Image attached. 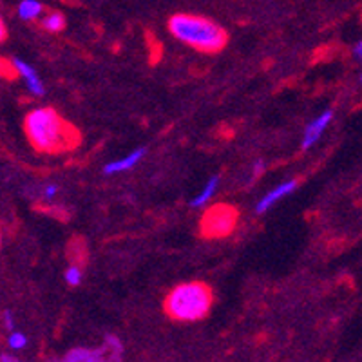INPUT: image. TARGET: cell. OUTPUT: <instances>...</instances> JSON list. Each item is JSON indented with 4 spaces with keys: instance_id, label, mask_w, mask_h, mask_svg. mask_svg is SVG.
Returning a JSON list of instances; mask_svg holds the SVG:
<instances>
[{
    "instance_id": "cell-2",
    "label": "cell",
    "mask_w": 362,
    "mask_h": 362,
    "mask_svg": "<svg viewBox=\"0 0 362 362\" xmlns=\"http://www.w3.org/2000/svg\"><path fill=\"white\" fill-rule=\"evenodd\" d=\"M168 31L181 44L189 45L199 53H219L229 44V35L225 29L210 18L199 15H174L168 20Z\"/></svg>"
},
{
    "instance_id": "cell-8",
    "label": "cell",
    "mask_w": 362,
    "mask_h": 362,
    "mask_svg": "<svg viewBox=\"0 0 362 362\" xmlns=\"http://www.w3.org/2000/svg\"><path fill=\"white\" fill-rule=\"evenodd\" d=\"M143 156H145V149H143V147H140V149H134L133 152H129V154L124 156V158H118V159H115V161H109V164L103 167V173H106L107 176H115V174L127 173V171H131V168L136 167V165L142 161Z\"/></svg>"
},
{
    "instance_id": "cell-13",
    "label": "cell",
    "mask_w": 362,
    "mask_h": 362,
    "mask_svg": "<svg viewBox=\"0 0 362 362\" xmlns=\"http://www.w3.org/2000/svg\"><path fill=\"white\" fill-rule=\"evenodd\" d=\"M64 279H66L67 284H71V287H78V284L82 283V279H84V272H82V268H80L78 265H71L69 268L66 270Z\"/></svg>"
},
{
    "instance_id": "cell-19",
    "label": "cell",
    "mask_w": 362,
    "mask_h": 362,
    "mask_svg": "<svg viewBox=\"0 0 362 362\" xmlns=\"http://www.w3.org/2000/svg\"><path fill=\"white\" fill-rule=\"evenodd\" d=\"M0 245H2V229H0Z\"/></svg>"
},
{
    "instance_id": "cell-18",
    "label": "cell",
    "mask_w": 362,
    "mask_h": 362,
    "mask_svg": "<svg viewBox=\"0 0 362 362\" xmlns=\"http://www.w3.org/2000/svg\"><path fill=\"white\" fill-rule=\"evenodd\" d=\"M2 362H17V361H13V359H4Z\"/></svg>"
},
{
    "instance_id": "cell-11",
    "label": "cell",
    "mask_w": 362,
    "mask_h": 362,
    "mask_svg": "<svg viewBox=\"0 0 362 362\" xmlns=\"http://www.w3.org/2000/svg\"><path fill=\"white\" fill-rule=\"evenodd\" d=\"M40 24L48 33H60L66 27V17L60 11H49L42 15Z\"/></svg>"
},
{
    "instance_id": "cell-10",
    "label": "cell",
    "mask_w": 362,
    "mask_h": 362,
    "mask_svg": "<svg viewBox=\"0 0 362 362\" xmlns=\"http://www.w3.org/2000/svg\"><path fill=\"white\" fill-rule=\"evenodd\" d=\"M217 187H219V180H217L216 176L210 178V180H208L207 183H205L203 189H201V192H199V194L196 196V198L192 199V201H190V205H192V207H194V208H203L205 205H207L208 201H210V199L214 198V196H216Z\"/></svg>"
},
{
    "instance_id": "cell-17",
    "label": "cell",
    "mask_w": 362,
    "mask_h": 362,
    "mask_svg": "<svg viewBox=\"0 0 362 362\" xmlns=\"http://www.w3.org/2000/svg\"><path fill=\"white\" fill-rule=\"evenodd\" d=\"M354 55L357 58L359 62H362V40H359L357 44L354 45Z\"/></svg>"
},
{
    "instance_id": "cell-7",
    "label": "cell",
    "mask_w": 362,
    "mask_h": 362,
    "mask_svg": "<svg viewBox=\"0 0 362 362\" xmlns=\"http://www.w3.org/2000/svg\"><path fill=\"white\" fill-rule=\"evenodd\" d=\"M297 187V181L296 180H288V181H283L281 185L274 187V189L270 190V192H266L263 198L257 201L256 205V210L259 214L266 212V210H270V208L274 207L277 201H281L283 198H287V196H290L294 190H296Z\"/></svg>"
},
{
    "instance_id": "cell-9",
    "label": "cell",
    "mask_w": 362,
    "mask_h": 362,
    "mask_svg": "<svg viewBox=\"0 0 362 362\" xmlns=\"http://www.w3.org/2000/svg\"><path fill=\"white\" fill-rule=\"evenodd\" d=\"M17 13L18 18H22L26 22H35L44 15V4L40 0H20Z\"/></svg>"
},
{
    "instance_id": "cell-12",
    "label": "cell",
    "mask_w": 362,
    "mask_h": 362,
    "mask_svg": "<svg viewBox=\"0 0 362 362\" xmlns=\"http://www.w3.org/2000/svg\"><path fill=\"white\" fill-rule=\"evenodd\" d=\"M8 346L13 352H18V349H24L27 346V337L24 335L22 331H15L11 330V333L8 335Z\"/></svg>"
},
{
    "instance_id": "cell-6",
    "label": "cell",
    "mask_w": 362,
    "mask_h": 362,
    "mask_svg": "<svg viewBox=\"0 0 362 362\" xmlns=\"http://www.w3.org/2000/svg\"><path fill=\"white\" fill-rule=\"evenodd\" d=\"M331 120H333V110L326 109L323 115H319L317 118L312 120L305 129V134H303V149H310V147H314L315 143L321 140L323 133L326 131L328 125L331 124Z\"/></svg>"
},
{
    "instance_id": "cell-1",
    "label": "cell",
    "mask_w": 362,
    "mask_h": 362,
    "mask_svg": "<svg viewBox=\"0 0 362 362\" xmlns=\"http://www.w3.org/2000/svg\"><path fill=\"white\" fill-rule=\"evenodd\" d=\"M24 133L33 149L45 154L71 150L80 143L78 131L58 115L53 107L29 110L24 118Z\"/></svg>"
},
{
    "instance_id": "cell-5",
    "label": "cell",
    "mask_w": 362,
    "mask_h": 362,
    "mask_svg": "<svg viewBox=\"0 0 362 362\" xmlns=\"http://www.w3.org/2000/svg\"><path fill=\"white\" fill-rule=\"evenodd\" d=\"M13 66L18 78L24 80L27 91L35 94V96H42L44 94V84H42V80H40L35 67L31 64H27L26 60H22V58H13Z\"/></svg>"
},
{
    "instance_id": "cell-3",
    "label": "cell",
    "mask_w": 362,
    "mask_h": 362,
    "mask_svg": "<svg viewBox=\"0 0 362 362\" xmlns=\"http://www.w3.org/2000/svg\"><path fill=\"white\" fill-rule=\"evenodd\" d=\"M212 288L203 281H187L168 291L164 301L165 314L178 323H196L212 308Z\"/></svg>"
},
{
    "instance_id": "cell-16",
    "label": "cell",
    "mask_w": 362,
    "mask_h": 362,
    "mask_svg": "<svg viewBox=\"0 0 362 362\" xmlns=\"http://www.w3.org/2000/svg\"><path fill=\"white\" fill-rule=\"evenodd\" d=\"M6 36H8V27H6L4 18H2V15H0V44L4 42Z\"/></svg>"
},
{
    "instance_id": "cell-14",
    "label": "cell",
    "mask_w": 362,
    "mask_h": 362,
    "mask_svg": "<svg viewBox=\"0 0 362 362\" xmlns=\"http://www.w3.org/2000/svg\"><path fill=\"white\" fill-rule=\"evenodd\" d=\"M57 194H58V185H55V183H51V185H48L44 189V198L45 199H53Z\"/></svg>"
},
{
    "instance_id": "cell-20",
    "label": "cell",
    "mask_w": 362,
    "mask_h": 362,
    "mask_svg": "<svg viewBox=\"0 0 362 362\" xmlns=\"http://www.w3.org/2000/svg\"><path fill=\"white\" fill-rule=\"evenodd\" d=\"M361 84H362V73H361Z\"/></svg>"
},
{
    "instance_id": "cell-4",
    "label": "cell",
    "mask_w": 362,
    "mask_h": 362,
    "mask_svg": "<svg viewBox=\"0 0 362 362\" xmlns=\"http://www.w3.org/2000/svg\"><path fill=\"white\" fill-rule=\"evenodd\" d=\"M239 221V210L234 205H210L199 221V234L207 239L229 238L236 230Z\"/></svg>"
},
{
    "instance_id": "cell-15",
    "label": "cell",
    "mask_w": 362,
    "mask_h": 362,
    "mask_svg": "<svg viewBox=\"0 0 362 362\" xmlns=\"http://www.w3.org/2000/svg\"><path fill=\"white\" fill-rule=\"evenodd\" d=\"M4 324L8 330H13L15 328V319H13V314H11V312H6L4 314Z\"/></svg>"
}]
</instances>
